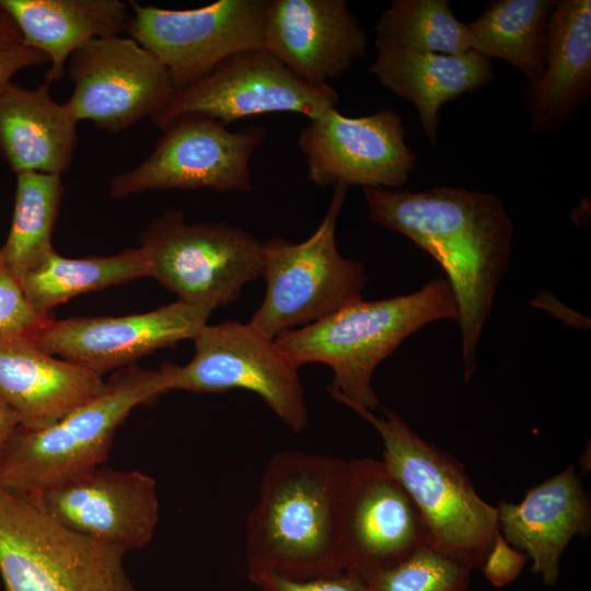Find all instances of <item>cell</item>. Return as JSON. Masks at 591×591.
<instances>
[{
    "label": "cell",
    "mask_w": 591,
    "mask_h": 591,
    "mask_svg": "<svg viewBox=\"0 0 591 591\" xmlns=\"http://www.w3.org/2000/svg\"><path fill=\"white\" fill-rule=\"evenodd\" d=\"M375 47L369 72L393 94L415 105L432 146L438 143L441 106L495 80L490 59L475 50L448 55L383 44Z\"/></svg>",
    "instance_id": "cell-22"
},
{
    "label": "cell",
    "mask_w": 591,
    "mask_h": 591,
    "mask_svg": "<svg viewBox=\"0 0 591 591\" xmlns=\"http://www.w3.org/2000/svg\"><path fill=\"white\" fill-rule=\"evenodd\" d=\"M339 96L329 84L314 85L265 48L241 51L196 82L176 90L150 119L162 130L175 118L201 114L223 125L266 113H298L314 119L335 108Z\"/></svg>",
    "instance_id": "cell-12"
},
{
    "label": "cell",
    "mask_w": 591,
    "mask_h": 591,
    "mask_svg": "<svg viewBox=\"0 0 591 591\" xmlns=\"http://www.w3.org/2000/svg\"><path fill=\"white\" fill-rule=\"evenodd\" d=\"M63 193L61 175L16 174L11 228L0 253L5 267L20 285L26 274L55 251L51 233Z\"/></svg>",
    "instance_id": "cell-27"
},
{
    "label": "cell",
    "mask_w": 591,
    "mask_h": 591,
    "mask_svg": "<svg viewBox=\"0 0 591 591\" xmlns=\"http://www.w3.org/2000/svg\"><path fill=\"white\" fill-rule=\"evenodd\" d=\"M373 31L375 44L448 55L471 50L466 23L449 0H394Z\"/></svg>",
    "instance_id": "cell-28"
},
{
    "label": "cell",
    "mask_w": 591,
    "mask_h": 591,
    "mask_svg": "<svg viewBox=\"0 0 591 591\" xmlns=\"http://www.w3.org/2000/svg\"><path fill=\"white\" fill-rule=\"evenodd\" d=\"M471 570L429 546L382 572L370 591H467Z\"/></svg>",
    "instance_id": "cell-29"
},
{
    "label": "cell",
    "mask_w": 591,
    "mask_h": 591,
    "mask_svg": "<svg viewBox=\"0 0 591 591\" xmlns=\"http://www.w3.org/2000/svg\"><path fill=\"white\" fill-rule=\"evenodd\" d=\"M210 309L177 300L126 316L43 321L30 335L42 350L99 375L134 366L138 359L184 339L207 324Z\"/></svg>",
    "instance_id": "cell-16"
},
{
    "label": "cell",
    "mask_w": 591,
    "mask_h": 591,
    "mask_svg": "<svg viewBox=\"0 0 591 591\" xmlns=\"http://www.w3.org/2000/svg\"><path fill=\"white\" fill-rule=\"evenodd\" d=\"M128 3L125 32L166 68L175 91L232 55L264 48L269 0H219L185 10Z\"/></svg>",
    "instance_id": "cell-11"
},
{
    "label": "cell",
    "mask_w": 591,
    "mask_h": 591,
    "mask_svg": "<svg viewBox=\"0 0 591 591\" xmlns=\"http://www.w3.org/2000/svg\"><path fill=\"white\" fill-rule=\"evenodd\" d=\"M169 392L164 372L130 366L106 382L105 391L55 424L18 426L0 457V487L40 495L84 471L103 465L117 428L138 405Z\"/></svg>",
    "instance_id": "cell-4"
},
{
    "label": "cell",
    "mask_w": 591,
    "mask_h": 591,
    "mask_svg": "<svg viewBox=\"0 0 591 591\" xmlns=\"http://www.w3.org/2000/svg\"><path fill=\"white\" fill-rule=\"evenodd\" d=\"M150 277L178 300L213 310L234 302L248 282L263 276L264 243L223 222L188 223L171 209L140 234Z\"/></svg>",
    "instance_id": "cell-8"
},
{
    "label": "cell",
    "mask_w": 591,
    "mask_h": 591,
    "mask_svg": "<svg viewBox=\"0 0 591 591\" xmlns=\"http://www.w3.org/2000/svg\"><path fill=\"white\" fill-rule=\"evenodd\" d=\"M247 576L260 591H370L368 583L345 571L309 579L264 571L248 572Z\"/></svg>",
    "instance_id": "cell-31"
},
{
    "label": "cell",
    "mask_w": 591,
    "mask_h": 591,
    "mask_svg": "<svg viewBox=\"0 0 591 591\" xmlns=\"http://www.w3.org/2000/svg\"><path fill=\"white\" fill-rule=\"evenodd\" d=\"M13 18L22 44L44 53L49 60L48 83L58 82L66 63L88 42L120 35L130 7L120 0H0Z\"/></svg>",
    "instance_id": "cell-24"
},
{
    "label": "cell",
    "mask_w": 591,
    "mask_h": 591,
    "mask_svg": "<svg viewBox=\"0 0 591 591\" xmlns=\"http://www.w3.org/2000/svg\"><path fill=\"white\" fill-rule=\"evenodd\" d=\"M445 318L457 321L455 300L445 279H433L414 293L357 301L280 334L275 344L298 368L310 362L328 366L333 398L349 408L372 410L380 403L371 383L379 363L420 327Z\"/></svg>",
    "instance_id": "cell-3"
},
{
    "label": "cell",
    "mask_w": 591,
    "mask_h": 591,
    "mask_svg": "<svg viewBox=\"0 0 591 591\" xmlns=\"http://www.w3.org/2000/svg\"><path fill=\"white\" fill-rule=\"evenodd\" d=\"M105 389L101 375L45 352L28 336L0 340V397L24 428L48 427Z\"/></svg>",
    "instance_id": "cell-19"
},
{
    "label": "cell",
    "mask_w": 591,
    "mask_h": 591,
    "mask_svg": "<svg viewBox=\"0 0 591 591\" xmlns=\"http://www.w3.org/2000/svg\"><path fill=\"white\" fill-rule=\"evenodd\" d=\"M528 560V555L510 545L498 531L480 569L495 588H503L519 577Z\"/></svg>",
    "instance_id": "cell-32"
},
{
    "label": "cell",
    "mask_w": 591,
    "mask_h": 591,
    "mask_svg": "<svg viewBox=\"0 0 591 591\" xmlns=\"http://www.w3.org/2000/svg\"><path fill=\"white\" fill-rule=\"evenodd\" d=\"M264 48L302 80L329 84L367 51L345 0H269Z\"/></svg>",
    "instance_id": "cell-18"
},
{
    "label": "cell",
    "mask_w": 591,
    "mask_h": 591,
    "mask_svg": "<svg viewBox=\"0 0 591 591\" xmlns=\"http://www.w3.org/2000/svg\"><path fill=\"white\" fill-rule=\"evenodd\" d=\"M142 277H150V268L141 247L82 258L63 257L53 251L26 274L21 288L34 313L46 320L53 308L71 298Z\"/></svg>",
    "instance_id": "cell-26"
},
{
    "label": "cell",
    "mask_w": 591,
    "mask_h": 591,
    "mask_svg": "<svg viewBox=\"0 0 591 591\" xmlns=\"http://www.w3.org/2000/svg\"><path fill=\"white\" fill-rule=\"evenodd\" d=\"M195 355L178 366L162 363L169 391L223 393L243 389L259 395L294 432L308 425L298 367L248 323L206 324L194 338Z\"/></svg>",
    "instance_id": "cell-10"
},
{
    "label": "cell",
    "mask_w": 591,
    "mask_h": 591,
    "mask_svg": "<svg viewBox=\"0 0 591 591\" xmlns=\"http://www.w3.org/2000/svg\"><path fill=\"white\" fill-rule=\"evenodd\" d=\"M77 124L66 104L53 99L47 81L35 89L11 81L0 89V154L15 174L67 172Z\"/></svg>",
    "instance_id": "cell-23"
},
{
    "label": "cell",
    "mask_w": 591,
    "mask_h": 591,
    "mask_svg": "<svg viewBox=\"0 0 591 591\" xmlns=\"http://www.w3.org/2000/svg\"><path fill=\"white\" fill-rule=\"evenodd\" d=\"M66 71L73 90L65 104L74 120L112 134L151 118L175 93L166 68L120 35L88 42L69 57Z\"/></svg>",
    "instance_id": "cell-14"
},
{
    "label": "cell",
    "mask_w": 591,
    "mask_h": 591,
    "mask_svg": "<svg viewBox=\"0 0 591 591\" xmlns=\"http://www.w3.org/2000/svg\"><path fill=\"white\" fill-rule=\"evenodd\" d=\"M124 556L55 521L37 495L0 487V576L5 591H138Z\"/></svg>",
    "instance_id": "cell-6"
},
{
    "label": "cell",
    "mask_w": 591,
    "mask_h": 591,
    "mask_svg": "<svg viewBox=\"0 0 591 591\" xmlns=\"http://www.w3.org/2000/svg\"><path fill=\"white\" fill-rule=\"evenodd\" d=\"M496 508L506 541L532 559L546 586H555L565 548L591 524L590 500L573 465L531 488L519 503L501 501Z\"/></svg>",
    "instance_id": "cell-20"
},
{
    "label": "cell",
    "mask_w": 591,
    "mask_h": 591,
    "mask_svg": "<svg viewBox=\"0 0 591 591\" xmlns=\"http://www.w3.org/2000/svg\"><path fill=\"white\" fill-rule=\"evenodd\" d=\"M545 68L525 90L531 131H555L591 93V1L555 0L545 34Z\"/></svg>",
    "instance_id": "cell-21"
},
{
    "label": "cell",
    "mask_w": 591,
    "mask_h": 591,
    "mask_svg": "<svg viewBox=\"0 0 591 591\" xmlns=\"http://www.w3.org/2000/svg\"><path fill=\"white\" fill-rule=\"evenodd\" d=\"M402 116L384 108L347 117L336 107L311 119L297 144L305 158L308 179L318 187L352 185L398 188L415 169Z\"/></svg>",
    "instance_id": "cell-15"
},
{
    "label": "cell",
    "mask_w": 591,
    "mask_h": 591,
    "mask_svg": "<svg viewBox=\"0 0 591 591\" xmlns=\"http://www.w3.org/2000/svg\"><path fill=\"white\" fill-rule=\"evenodd\" d=\"M348 462L279 452L268 462L247 520L248 572L309 579L344 571L339 521Z\"/></svg>",
    "instance_id": "cell-2"
},
{
    "label": "cell",
    "mask_w": 591,
    "mask_h": 591,
    "mask_svg": "<svg viewBox=\"0 0 591 591\" xmlns=\"http://www.w3.org/2000/svg\"><path fill=\"white\" fill-rule=\"evenodd\" d=\"M347 190L334 187L324 219L306 240L291 243L274 237L264 243L266 292L248 324L269 339L362 300L366 267L343 257L335 242Z\"/></svg>",
    "instance_id": "cell-7"
},
{
    "label": "cell",
    "mask_w": 591,
    "mask_h": 591,
    "mask_svg": "<svg viewBox=\"0 0 591 591\" xmlns=\"http://www.w3.org/2000/svg\"><path fill=\"white\" fill-rule=\"evenodd\" d=\"M22 44L21 33L8 10L0 2V49Z\"/></svg>",
    "instance_id": "cell-34"
},
{
    "label": "cell",
    "mask_w": 591,
    "mask_h": 591,
    "mask_svg": "<svg viewBox=\"0 0 591 591\" xmlns=\"http://www.w3.org/2000/svg\"><path fill=\"white\" fill-rule=\"evenodd\" d=\"M555 0H495L466 23L471 50L500 58L526 78L528 86L545 68V34Z\"/></svg>",
    "instance_id": "cell-25"
},
{
    "label": "cell",
    "mask_w": 591,
    "mask_h": 591,
    "mask_svg": "<svg viewBox=\"0 0 591 591\" xmlns=\"http://www.w3.org/2000/svg\"><path fill=\"white\" fill-rule=\"evenodd\" d=\"M46 62L49 60L44 53L23 44L0 49V89L20 70Z\"/></svg>",
    "instance_id": "cell-33"
},
{
    "label": "cell",
    "mask_w": 591,
    "mask_h": 591,
    "mask_svg": "<svg viewBox=\"0 0 591 591\" xmlns=\"http://www.w3.org/2000/svg\"><path fill=\"white\" fill-rule=\"evenodd\" d=\"M19 426V418L10 406L0 397V457Z\"/></svg>",
    "instance_id": "cell-35"
},
{
    "label": "cell",
    "mask_w": 591,
    "mask_h": 591,
    "mask_svg": "<svg viewBox=\"0 0 591 591\" xmlns=\"http://www.w3.org/2000/svg\"><path fill=\"white\" fill-rule=\"evenodd\" d=\"M43 321L28 305L20 282L8 270L0 253V340L28 336Z\"/></svg>",
    "instance_id": "cell-30"
},
{
    "label": "cell",
    "mask_w": 591,
    "mask_h": 591,
    "mask_svg": "<svg viewBox=\"0 0 591 591\" xmlns=\"http://www.w3.org/2000/svg\"><path fill=\"white\" fill-rule=\"evenodd\" d=\"M67 529L128 553L146 546L159 521L157 483L140 471L95 466L37 495Z\"/></svg>",
    "instance_id": "cell-17"
},
{
    "label": "cell",
    "mask_w": 591,
    "mask_h": 591,
    "mask_svg": "<svg viewBox=\"0 0 591 591\" xmlns=\"http://www.w3.org/2000/svg\"><path fill=\"white\" fill-rule=\"evenodd\" d=\"M153 151L136 167L109 182V197L121 199L146 190L211 189L248 193L250 161L267 130L260 124L231 131L201 115H182L162 130Z\"/></svg>",
    "instance_id": "cell-9"
},
{
    "label": "cell",
    "mask_w": 591,
    "mask_h": 591,
    "mask_svg": "<svg viewBox=\"0 0 591 591\" xmlns=\"http://www.w3.org/2000/svg\"><path fill=\"white\" fill-rule=\"evenodd\" d=\"M428 544L419 510L385 463L349 461L339 521L344 571L369 583Z\"/></svg>",
    "instance_id": "cell-13"
},
{
    "label": "cell",
    "mask_w": 591,
    "mask_h": 591,
    "mask_svg": "<svg viewBox=\"0 0 591 591\" xmlns=\"http://www.w3.org/2000/svg\"><path fill=\"white\" fill-rule=\"evenodd\" d=\"M371 221L407 236L444 270L457 309L464 381L508 270L513 222L493 194L437 187L420 193L362 187Z\"/></svg>",
    "instance_id": "cell-1"
},
{
    "label": "cell",
    "mask_w": 591,
    "mask_h": 591,
    "mask_svg": "<svg viewBox=\"0 0 591 591\" xmlns=\"http://www.w3.org/2000/svg\"><path fill=\"white\" fill-rule=\"evenodd\" d=\"M382 438L383 462L419 510L428 546L470 570L480 568L499 531L497 508L476 493L463 465L420 438L394 410L351 408Z\"/></svg>",
    "instance_id": "cell-5"
}]
</instances>
